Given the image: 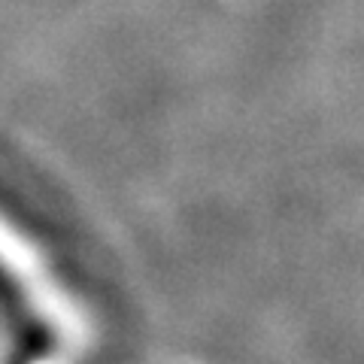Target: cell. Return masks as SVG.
Masks as SVG:
<instances>
[{"label":"cell","mask_w":364,"mask_h":364,"mask_svg":"<svg viewBox=\"0 0 364 364\" xmlns=\"http://www.w3.org/2000/svg\"><path fill=\"white\" fill-rule=\"evenodd\" d=\"M0 258H4L6 264H18L21 261V249H18V243L13 240V234H9L4 225H0Z\"/></svg>","instance_id":"cell-1"}]
</instances>
